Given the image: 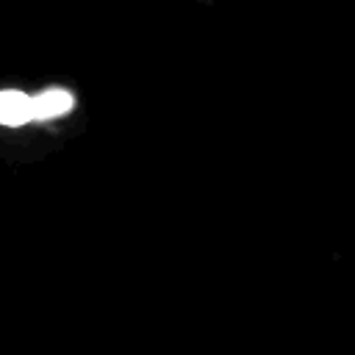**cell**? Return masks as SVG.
Segmentation results:
<instances>
[{"label": "cell", "mask_w": 355, "mask_h": 355, "mask_svg": "<svg viewBox=\"0 0 355 355\" xmlns=\"http://www.w3.org/2000/svg\"><path fill=\"white\" fill-rule=\"evenodd\" d=\"M31 119H33V100L25 92H17V89L0 92V125L19 128Z\"/></svg>", "instance_id": "6da1fadb"}, {"label": "cell", "mask_w": 355, "mask_h": 355, "mask_svg": "<svg viewBox=\"0 0 355 355\" xmlns=\"http://www.w3.org/2000/svg\"><path fill=\"white\" fill-rule=\"evenodd\" d=\"M31 100H33V119H55L75 105L67 89H44Z\"/></svg>", "instance_id": "7a4b0ae2"}]
</instances>
